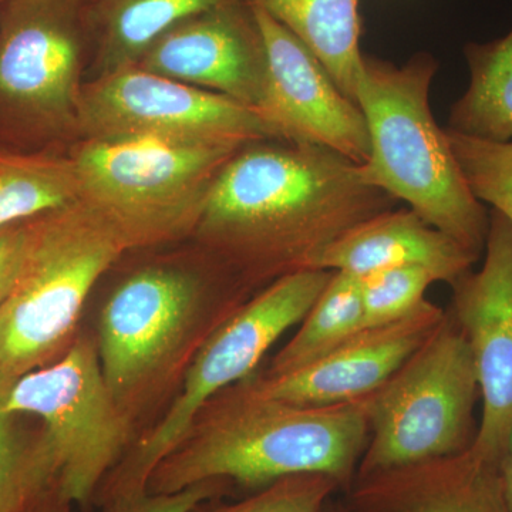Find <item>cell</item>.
<instances>
[{
  "instance_id": "1f68e13d",
  "label": "cell",
  "mask_w": 512,
  "mask_h": 512,
  "mask_svg": "<svg viewBox=\"0 0 512 512\" xmlns=\"http://www.w3.org/2000/svg\"><path fill=\"white\" fill-rule=\"evenodd\" d=\"M0 2H8V0H0Z\"/></svg>"
},
{
  "instance_id": "603a6c76",
  "label": "cell",
  "mask_w": 512,
  "mask_h": 512,
  "mask_svg": "<svg viewBox=\"0 0 512 512\" xmlns=\"http://www.w3.org/2000/svg\"><path fill=\"white\" fill-rule=\"evenodd\" d=\"M72 157L0 151V229L79 200Z\"/></svg>"
},
{
  "instance_id": "9a60e30c",
  "label": "cell",
  "mask_w": 512,
  "mask_h": 512,
  "mask_svg": "<svg viewBox=\"0 0 512 512\" xmlns=\"http://www.w3.org/2000/svg\"><path fill=\"white\" fill-rule=\"evenodd\" d=\"M444 316L446 309L426 301L396 322L366 326L308 365L276 376L252 373V382L269 396L303 406L362 399L402 367Z\"/></svg>"
},
{
  "instance_id": "3957f363",
  "label": "cell",
  "mask_w": 512,
  "mask_h": 512,
  "mask_svg": "<svg viewBox=\"0 0 512 512\" xmlns=\"http://www.w3.org/2000/svg\"><path fill=\"white\" fill-rule=\"evenodd\" d=\"M437 70L436 57L427 52L399 66L363 56L355 101L365 116L370 154L357 171L363 183L406 202L480 259L490 214L468 187L447 130L430 109Z\"/></svg>"
},
{
  "instance_id": "d6986e66",
  "label": "cell",
  "mask_w": 512,
  "mask_h": 512,
  "mask_svg": "<svg viewBox=\"0 0 512 512\" xmlns=\"http://www.w3.org/2000/svg\"><path fill=\"white\" fill-rule=\"evenodd\" d=\"M308 47L333 82L355 101L365 53L360 50V0H252ZM356 103V101H355Z\"/></svg>"
},
{
  "instance_id": "e0dca14e",
  "label": "cell",
  "mask_w": 512,
  "mask_h": 512,
  "mask_svg": "<svg viewBox=\"0 0 512 512\" xmlns=\"http://www.w3.org/2000/svg\"><path fill=\"white\" fill-rule=\"evenodd\" d=\"M477 256L410 210L373 215L343 232L313 262L312 269L363 276L399 266H421L453 285Z\"/></svg>"
},
{
  "instance_id": "30bf717a",
  "label": "cell",
  "mask_w": 512,
  "mask_h": 512,
  "mask_svg": "<svg viewBox=\"0 0 512 512\" xmlns=\"http://www.w3.org/2000/svg\"><path fill=\"white\" fill-rule=\"evenodd\" d=\"M76 131L84 140L110 143L245 146L279 140L255 109L138 66L83 84Z\"/></svg>"
},
{
  "instance_id": "4dcf8cb0",
  "label": "cell",
  "mask_w": 512,
  "mask_h": 512,
  "mask_svg": "<svg viewBox=\"0 0 512 512\" xmlns=\"http://www.w3.org/2000/svg\"><path fill=\"white\" fill-rule=\"evenodd\" d=\"M323 512H346L345 507H343L342 500H336L335 497L330 498L329 503L326 504L325 510Z\"/></svg>"
},
{
  "instance_id": "ac0fdd59",
  "label": "cell",
  "mask_w": 512,
  "mask_h": 512,
  "mask_svg": "<svg viewBox=\"0 0 512 512\" xmlns=\"http://www.w3.org/2000/svg\"><path fill=\"white\" fill-rule=\"evenodd\" d=\"M234 0H93L97 76L136 66L148 47L184 20Z\"/></svg>"
},
{
  "instance_id": "44dd1931",
  "label": "cell",
  "mask_w": 512,
  "mask_h": 512,
  "mask_svg": "<svg viewBox=\"0 0 512 512\" xmlns=\"http://www.w3.org/2000/svg\"><path fill=\"white\" fill-rule=\"evenodd\" d=\"M363 328L366 320L359 276L332 272L295 335L262 373L282 375L308 365Z\"/></svg>"
},
{
  "instance_id": "7a4b0ae2",
  "label": "cell",
  "mask_w": 512,
  "mask_h": 512,
  "mask_svg": "<svg viewBox=\"0 0 512 512\" xmlns=\"http://www.w3.org/2000/svg\"><path fill=\"white\" fill-rule=\"evenodd\" d=\"M369 441L365 399L303 406L269 396L251 376L211 397L148 478V493L224 480L259 490L281 478L322 474L343 494Z\"/></svg>"
},
{
  "instance_id": "2e32d148",
  "label": "cell",
  "mask_w": 512,
  "mask_h": 512,
  "mask_svg": "<svg viewBox=\"0 0 512 512\" xmlns=\"http://www.w3.org/2000/svg\"><path fill=\"white\" fill-rule=\"evenodd\" d=\"M342 503L346 512H511L500 463L473 447L356 477Z\"/></svg>"
},
{
  "instance_id": "5b68a950",
  "label": "cell",
  "mask_w": 512,
  "mask_h": 512,
  "mask_svg": "<svg viewBox=\"0 0 512 512\" xmlns=\"http://www.w3.org/2000/svg\"><path fill=\"white\" fill-rule=\"evenodd\" d=\"M248 299L177 265L147 266L124 279L104 303L96 338L104 379L121 409L136 421Z\"/></svg>"
},
{
  "instance_id": "8992f818",
  "label": "cell",
  "mask_w": 512,
  "mask_h": 512,
  "mask_svg": "<svg viewBox=\"0 0 512 512\" xmlns=\"http://www.w3.org/2000/svg\"><path fill=\"white\" fill-rule=\"evenodd\" d=\"M363 399L369 441L356 477L473 447L480 384L466 336L447 309L429 339Z\"/></svg>"
},
{
  "instance_id": "277c9868",
  "label": "cell",
  "mask_w": 512,
  "mask_h": 512,
  "mask_svg": "<svg viewBox=\"0 0 512 512\" xmlns=\"http://www.w3.org/2000/svg\"><path fill=\"white\" fill-rule=\"evenodd\" d=\"M127 251L116 225L82 198L29 220L22 264L0 301V389L66 352L94 285Z\"/></svg>"
},
{
  "instance_id": "484cf974",
  "label": "cell",
  "mask_w": 512,
  "mask_h": 512,
  "mask_svg": "<svg viewBox=\"0 0 512 512\" xmlns=\"http://www.w3.org/2000/svg\"><path fill=\"white\" fill-rule=\"evenodd\" d=\"M338 493L342 491L333 478L298 474L265 485L235 503L202 504L197 512H323Z\"/></svg>"
},
{
  "instance_id": "52a82bcc",
  "label": "cell",
  "mask_w": 512,
  "mask_h": 512,
  "mask_svg": "<svg viewBox=\"0 0 512 512\" xmlns=\"http://www.w3.org/2000/svg\"><path fill=\"white\" fill-rule=\"evenodd\" d=\"M330 275L323 269H302L282 276L225 319L192 357L183 387L167 412L134 440L94 501L104 504L147 491L154 468L177 446L195 414L215 394L255 373L262 357L286 330L302 322Z\"/></svg>"
},
{
  "instance_id": "f546056e",
  "label": "cell",
  "mask_w": 512,
  "mask_h": 512,
  "mask_svg": "<svg viewBox=\"0 0 512 512\" xmlns=\"http://www.w3.org/2000/svg\"><path fill=\"white\" fill-rule=\"evenodd\" d=\"M501 483H503L505 500L512 512V430L505 444L503 456L500 460Z\"/></svg>"
},
{
  "instance_id": "4316f807",
  "label": "cell",
  "mask_w": 512,
  "mask_h": 512,
  "mask_svg": "<svg viewBox=\"0 0 512 512\" xmlns=\"http://www.w3.org/2000/svg\"><path fill=\"white\" fill-rule=\"evenodd\" d=\"M229 481L208 480L174 493H138L114 498L103 505L104 512H195L202 504L221 497L231 487Z\"/></svg>"
},
{
  "instance_id": "6da1fadb",
  "label": "cell",
  "mask_w": 512,
  "mask_h": 512,
  "mask_svg": "<svg viewBox=\"0 0 512 512\" xmlns=\"http://www.w3.org/2000/svg\"><path fill=\"white\" fill-rule=\"evenodd\" d=\"M345 157L285 140L239 148L212 184L194 235L248 296L312 269L343 232L393 210Z\"/></svg>"
},
{
  "instance_id": "5bb4252c",
  "label": "cell",
  "mask_w": 512,
  "mask_h": 512,
  "mask_svg": "<svg viewBox=\"0 0 512 512\" xmlns=\"http://www.w3.org/2000/svg\"><path fill=\"white\" fill-rule=\"evenodd\" d=\"M136 66L258 111L266 49L251 0H234L184 20L158 37Z\"/></svg>"
},
{
  "instance_id": "d4e9b609",
  "label": "cell",
  "mask_w": 512,
  "mask_h": 512,
  "mask_svg": "<svg viewBox=\"0 0 512 512\" xmlns=\"http://www.w3.org/2000/svg\"><path fill=\"white\" fill-rule=\"evenodd\" d=\"M360 282L366 326H380L419 309L427 301V289L439 279L421 266H399L363 276Z\"/></svg>"
},
{
  "instance_id": "8fae6325",
  "label": "cell",
  "mask_w": 512,
  "mask_h": 512,
  "mask_svg": "<svg viewBox=\"0 0 512 512\" xmlns=\"http://www.w3.org/2000/svg\"><path fill=\"white\" fill-rule=\"evenodd\" d=\"M0 18V117L33 133L76 130L90 0H8Z\"/></svg>"
},
{
  "instance_id": "9c48e42d",
  "label": "cell",
  "mask_w": 512,
  "mask_h": 512,
  "mask_svg": "<svg viewBox=\"0 0 512 512\" xmlns=\"http://www.w3.org/2000/svg\"><path fill=\"white\" fill-rule=\"evenodd\" d=\"M3 409L42 421L56 458L57 488L72 504L93 503L136 440V421L104 379L96 338L79 333L55 362L16 380Z\"/></svg>"
},
{
  "instance_id": "ba28073f",
  "label": "cell",
  "mask_w": 512,
  "mask_h": 512,
  "mask_svg": "<svg viewBox=\"0 0 512 512\" xmlns=\"http://www.w3.org/2000/svg\"><path fill=\"white\" fill-rule=\"evenodd\" d=\"M241 147L84 140L70 157L80 198L138 249L195 232L215 178Z\"/></svg>"
},
{
  "instance_id": "ffe728a7",
  "label": "cell",
  "mask_w": 512,
  "mask_h": 512,
  "mask_svg": "<svg viewBox=\"0 0 512 512\" xmlns=\"http://www.w3.org/2000/svg\"><path fill=\"white\" fill-rule=\"evenodd\" d=\"M466 93L451 106L447 130L476 140L512 141V28L490 42H468Z\"/></svg>"
},
{
  "instance_id": "f1b7e54d",
  "label": "cell",
  "mask_w": 512,
  "mask_h": 512,
  "mask_svg": "<svg viewBox=\"0 0 512 512\" xmlns=\"http://www.w3.org/2000/svg\"><path fill=\"white\" fill-rule=\"evenodd\" d=\"M72 503L60 494L56 485L46 491L42 497L37 498L36 503L26 512H70Z\"/></svg>"
},
{
  "instance_id": "7c38bea8",
  "label": "cell",
  "mask_w": 512,
  "mask_h": 512,
  "mask_svg": "<svg viewBox=\"0 0 512 512\" xmlns=\"http://www.w3.org/2000/svg\"><path fill=\"white\" fill-rule=\"evenodd\" d=\"M451 289L447 311L470 346L483 402L473 448L500 463L512 430V224L500 212H490L480 271Z\"/></svg>"
},
{
  "instance_id": "4fadbf2b",
  "label": "cell",
  "mask_w": 512,
  "mask_h": 512,
  "mask_svg": "<svg viewBox=\"0 0 512 512\" xmlns=\"http://www.w3.org/2000/svg\"><path fill=\"white\" fill-rule=\"evenodd\" d=\"M264 36L266 80L258 113L279 140L326 148L357 165L370 154L365 116L298 37L252 2Z\"/></svg>"
},
{
  "instance_id": "cb8c5ba5",
  "label": "cell",
  "mask_w": 512,
  "mask_h": 512,
  "mask_svg": "<svg viewBox=\"0 0 512 512\" xmlns=\"http://www.w3.org/2000/svg\"><path fill=\"white\" fill-rule=\"evenodd\" d=\"M447 134L474 197L512 224V141L493 143L448 130Z\"/></svg>"
},
{
  "instance_id": "83f0119b",
  "label": "cell",
  "mask_w": 512,
  "mask_h": 512,
  "mask_svg": "<svg viewBox=\"0 0 512 512\" xmlns=\"http://www.w3.org/2000/svg\"><path fill=\"white\" fill-rule=\"evenodd\" d=\"M29 220L0 229V301L15 281L28 242Z\"/></svg>"
},
{
  "instance_id": "7402d4cb",
  "label": "cell",
  "mask_w": 512,
  "mask_h": 512,
  "mask_svg": "<svg viewBox=\"0 0 512 512\" xmlns=\"http://www.w3.org/2000/svg\"><path fill=\"white\" fill-rule=\"evenodd\" d=\"M0 389V512H26L57 483V464L42 421L9 413Z\"/></svg>"
}]
</instances>
